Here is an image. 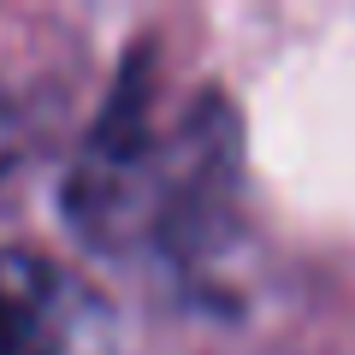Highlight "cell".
<instances>
[{"label": "cell", "instance_id": "cell-1", "mask_svg": "<svg viewBox=\"0 0 355 355\" xmlns=\"http://www.w3.org/2000/svg\"><path fill=\"white\" fill-rule=\"evenodd\" d=\"M243 196V119L225 89H202L160 119L154 60L130 53L65 172L60 207L107 254H160L196 266L225 249Z\"/></svg>", "mask_w": 355, "mask_h": 355}, {"label": "cell", "instance_id": "cell-2", "mask_svg": "<svg viewBox=\"0 0 355 355\" xmlns=\"http://www.w3.org/2000/svg\"><path fill=\"white\" fill-rule=\"evenodd\" d=\"M0 355H125L119 302L42 249H0Z\"/></svg>", "mask_w": 355, "mask_h": 355}]
</instances>
